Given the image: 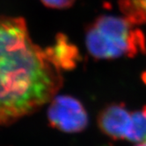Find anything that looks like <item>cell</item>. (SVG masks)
I'll use <instances>...</instances> for the list:
<instances>
[{"label":"cell","mask_w":146,"mask_h":146,"mask_svg":"<svg viewBox=\"0 0 146 146\" xmlns=\"http://www.w3.org/2000/svg\"><path fill=\"white\" fill-rule=\"evenodd\" d=\"M62 85V71L34 43L26 21L0 17V125L34 113Z\"/></svg>","instance_id":"6da1fadb"},{"label":"cell","mask_w":146,"mask_h":146,"mask_svg":"<svg viewBox=\"0 0 146 146\" xmlns=\"http://www.w3.org/2000/svg\"><path fill=\"white\" fill-rule=\"evenodd\" d=\"M124 17L103 15L96 19L85 35L89 54L95 59L133 57L144 52L145 40L140 31Z\"/></svg>","instance_id":"7a4b0ae2"},{"label":"cell","mask_w":146,"mask_h":146,"mask_svg":"<svg viewBox=\"0 0 146 146\" xmlns=\"http://www.w3.org/2000/svg\"><path fill=\"white\" fill-rule=\"evenodd\" d=\"M49 124L64 133H78L86 129L89 118L82 102L71 96H55L48 109Z\"/></svg>","instance_id":"3957f363"},{"label":"cell","mask_w":146,"mask_h":146,"mask_svg":"<svg viewBox=\"0 0 146 146\" xmlns=\"http://www.w3.org/2000/svg\"><path fill=\"white\" fill-rule=\"evenodd\" d=\"M131 112L124 103H111L100 112L98 125L102 133L114 140H124L128 133Z\"/></svg>","instance_id":"277c9868"},{"label":"cell","mask_w":146,"mask_h":146,"mask_svg":"<svg viewBox=\"0 0 146 146\" xmlns=\"http://www.w3.org/2000/svg\"><path fill=\"white\" fill-rule=\"evenodd\" d=\"M46 52L52 62L61 71L73 69L79 60L77 47L69 43L68 39L63 36L59 37L56 44L46 49Z\"/></svg>","instance_id":"5b68a950"},{"label":"cell","mask_w":146,"mask_h":146,"mask_svg":"<svg viewBox=\"0 0 146 146\" xmlns=\"http://www.w3.org/2000/svg\"><path fill=\"white\" fill-rule=\"evenodd\" d=\"M124 18L135 25L146 24V0H118Z\"/></svg>","instance_id":"8992f818"},{"label":"cell","mask_w":146,"mask_h":146,"mask_svg":"<svg viewBox=\"0 0 146 146\" xmlns=\"http://www.w3.org/2000/svg\"><path fill=\"white\" fill-rule=\"evenodd\" d=\"M125 140L137 143L146 141V105L131 112L129 127Z\"/></svg>","instance_id":"52a82bcc"},{"label":"cell","mask_w":146,"mask_h":146,"mask_svg":"<svg viewBox=\"0 0 146 146\" xmlns=\"http://www.w3.org/2000/svg\"><path fill=\"white\" fill-rule=\"evenodd\" d=\"M42 3L52 9H66L71 7L75 0H41Z\"/></svg>","instance_id":"ba28073f"},{"label":"cell","mask_w":146,"mask_h":146,"mask_svg":"<svg viewBox=\"0 0 146 146\" xmlns=\"http://www.w3.org/2000/svg\"><path fill=\"white\" fill-rule=\"evenodd\" d=\"M136 146H146V141H143V142H141V143H137Z\"/></svg>","instance_id":"9c48e42d"}]
</instances>
